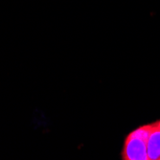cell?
I'll return each mask as SVG.
<instances>
[{
    "instance_id": "cell-1",
    "label": "cell",
    "mask_w": 160,
    "mask_h": 160,
    "mask_svg": "<svg viewBox=\"0 0 160 160\" xmlns=\"http://www.w3.org/2000/svg\"><path fill=\"white\" fill-rule=\"evenodd\" d=\"M123 159L149 160L147 152V141L129 133L125 141Z\"/></svg>"
},
{
    "instance_id": "cell-2",
    "label": "cell",
    "mask_w": 160,
    "mask_h": 160,
    "mask_svg": "<svg viewBox=\"0 0 160 160\" xmlns=\"http://www.w3.org/2000/svg\"><path fill=\"white\" fill-rule=\"evenodd\" d=\"M147 152L149 160H160V125L154 123L153 128L147 140Z\"/></svg>"
}]
</instances>
